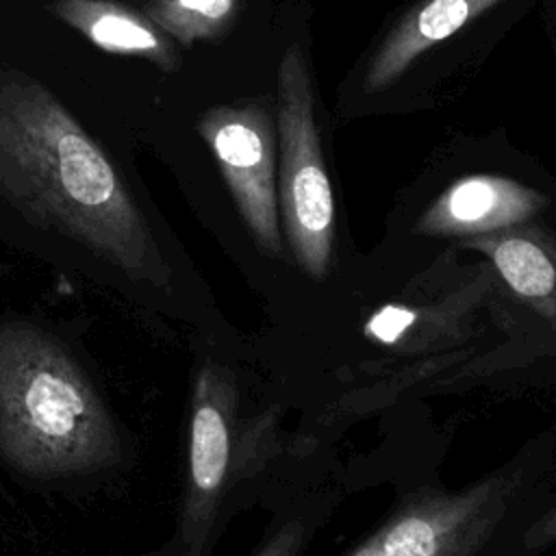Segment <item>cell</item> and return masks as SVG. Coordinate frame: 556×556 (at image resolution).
<instances>
[{
  "instance_id": "5",
  "label": "cell",
  "mask_w": 556,
  "mask_h": 556,
  "mask_svg": "<svg viewBox=\"0 0 556 556\" xmlns=\"http://www.w3.org/2000/svg\"><path fill=\"white\" fill-rule=\"evenodd\" d=\"M239 387L230 367L206 358L193 380L187 482L180 515L182 556H202L226 495L237 443Z\"/></svg>"
},
{
  "instance_id": "13",
  "label": "cell",
  "mask_w": 556,
  "mask_h": 556,
  "mask_svg": "<svg viewBox=\"0 0 556 556\" xmlns=\"http://www.w3.org/2000/svg\"><path fill=\"white\" fill-rule=\"evenodd\" d=\"M556 541V504L545 510L526 532L523 545L528 549H543Z\"/></svg>"
},
{
  "instance_id": "3",
  "label": "cell",
  "mask_w": 556,
  "mask_h": 556,
  "mask_svg": "<svg viewBox=\"0 0 556 556\" xmlns=\"http://www.w3.org/2000/svg\"><path fill=\"white\" fill-rule=\"evenodd\" d=\"M276 200L298 267L324 280L334 245V198L324 165L304 54L291 46L278 65Z\"/></svg>"
},
{
  "instance_id": "7",
  "label": "cell",
  "mask_w": 556,
  "mask_h": 556,
  "mask_svg": "<svg viewBox=\"0 0 556 556\" xmlns=\"http://www.w3.org/2000/svg\"><path fill=\"white\" fill-rule=\"evenodd\" d=\"M547 195L519 180L469 174L445 187L419 215L415 230L428 237H478L530 222L547 206Z\"/></svg>"
},
{
  "instance_id": "4",
  "label": "cell",
  "mask_w": 556,
  "mask_h": 556,
  "mask_svg": "<svg viewBox=\"0 0 556 556\" xmlns=\"http://www.w3.org/2000/svg\"><path fill=\"white\" fill-rule=\"evenodd\" d=\"M517 473H493L460 491L421 486L348 556H478L504 521Z\"/></svg>"
},
{
  "instance_id": "9",
  "label": "cell",
  "mask_w": 556,
  "mask_h": 556,
  "mask_svg": "<svg viewBox=\"0 0 556 556\" xmlns=\"http://www.w3.org/2000/svg\"><path fill=\"white\" fill-rule=\"evenodd\" d=\"M504 0H421L382 39L365 72V91L376 93L395 83L408 65L450 39L465 24Z\"/></svg>"
},
{
  "instance_id": "12",
  "label": "cell",
  "mask_w": 556,
  "mask_h": 556,
  "mask_svg": "<svg viewBox=\"0 0 556 556\" xmlns=\"http://www.w3.org/2000/svg\"><path fill=\"white\" fill-rule=\"evenodd\" d=\"M306 539V528L300 519L287 521L254 556H300Z\"/></svg>"
},
{
  "instance_id": "8",
  "label": "cell",
  "mask_w": 556,
  "mask_h": 556,
  "mask_svg": "<svg viewBox=\"0 0 556 556\" xmlns=\"http://www.w3.org/2000/svg\"><path fill=\"white\" fill-rule=\"evenodd\" d=\"M482 252L510 291L556 328V232L523 222L463 239Z\"/></svg>"
},
{
  "instance_id": "6",
  "label": "cell",
  "mask_w": 556,
  "mask_h": 556,
  "mask_svg": "<svg viewBox=\"0 0 556 556\" xmlns=\"http://www.w3.org/2000/svg\"><path fill=\"white\" fill-rule=\"evenodd\" d=\"M230 195L256 245L280 256L282 235L276 200L278 126L267 98L239 106H213L198 119Z\"/></svg>"
},
{
  "instance_id": "1",
  "label": "cell",
  "mask_w": 556,
  "mask_h": 556,
  "mask_svg": "<svg viewBox=\"0 0 556 556\" xmlns=\"http://www.w3.org/2000/svg\"><path fill=\"white\" fill-rule=\"evenodd\" d=\"M0 193L132 278L167 276L117 167L56 96L26 74L0 76Z\"/></svg>"
},
{
  "instance_id": "11",
  "label": "cell",
  "mask_w": 556,
  "mask_h": 556,
  "mask_svg": "<svg viewBox=\"0 0 556 556\" xmlns=\"http://www.w3.org/2000/svg\"><path fill=\"white\" fill-rule=\"evenodd\" d=\"M237 9L239 0H148L143 15L169 39L191 46L224 35Z\"/></svg>"
},
{
  "instance_id": "2",
  "label": "cell",
  "mask_w": 556,
  "mask_h": 556,
  "mask_svg": "<svg viewBox=\"0 0 556 556\" xmlns=\"http://www.w3.org/2000/svg\"><path fill=\"white\" fill-rule=\"evenodd\" d=\"M0 454L39 478L96 471L119 458L93 384L54 339L26 326L0 328Z\"/></svg>"
},
{
  "instance_id": "10",
  "label": "cell",
  "mask_w": 556,
  "mask_h": 556,
  "mask_svg": "<svg viewBox=\"0 0 556 556\" xmlns=\"http://www.w3.org/2000/svg\"><path fill=\"white\" fill-rule=\"evenodd\" d=\"M50 11L56 20L78 30L93 46L111 54L141 56L165 72L180 65L172 39L143 13L113 0H54Z\"/></svg>"
}]
</instances>
